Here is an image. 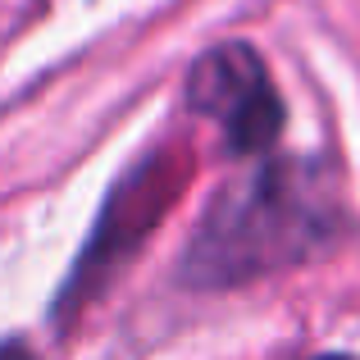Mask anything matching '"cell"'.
Instances as JSON below:
<instances>
[{"label":"cell","mask_w":360,"mask_h":360,"mask_svg":"<svg viewBox=\"0 0 360 360\" xmlns=\"http://www.w3.org/2000/svg\"><path fill=\"white\" fill-rule=\"evenodd\" d=\"M0 360H27V352L18 342H5V347H0Z\"/></svg>","instance_id":"277c9868"},{"label":"cell","mask_w":360,"mask_h":360,"mask_svg":"<svg viewBox=\"0 0 360 360\" xmlns=\"http://www.w3.org/2000/svg\"><path fill=\"white\" fill-rule=\"evenodd\" d=\"M347 210L324 160H264L214 196L183 255L192 288H238L328 251Z\"/></svg>","instance_id":"6da1fadb"},{"label":"cell","mask_w":360,"mask_h":360,"mask_svg":"<svg viewBox=\"0 0 360 360\" xmlns=\"http://www.w3.org/2000/svg\"><path fill=\"white\" fill-rule=\"evenodd\" d=\"M187 105L219 119L238 155H264L283 132V101L264 73V60L246 41H224L192 64Z\"/></svg>","instance_id":"7a4b0ae2"},{"label":"cell","mask_w":360,"mask_h":360,"mask_svg":"<svg viewBox=\"0 0 360 360\" xmlns=\"http://www.w3.org/2000/svg\"><path fill=\"white\" fill-rule=\"evenodd\" d=\"M183 174H187V165H174V160L155 155V160H146L128 183H119L115 201L105 205V214H101L96 242L87 246V260H82V269H78V283H69V297L64 301H73V292H87L91 274H101L110 260H123L132 246L155 229V219L169 210V201H174L178 187H183Z\"/></svg>","instance_id":"3957f363"},{"label":"cell","mask_w":360,"mask_h":360,"mask_svg":"<svg viewBox=\"0 0 360 360\" xmlns=\"http://www.w3.org/2000/svg\"><path fill=\"white\" fill-rule=\"evenodd\" d=\"M319 360H347V356H319Z\"/></svg>","instance_id":"5b68a950"}]
</instances>
